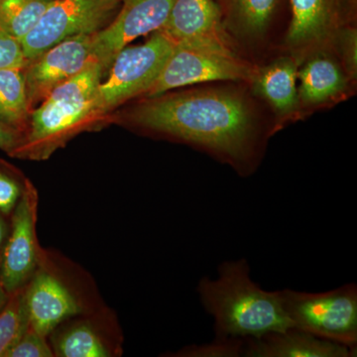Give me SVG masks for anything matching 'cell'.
Segmentation results:
<instances>
[{
	"mask_svg": "<svg viewBox=\"0 0 357 357\" xmlns=\"http://www.w3.org/2000/svg\"><path fill=\"white\" fill-rule=\"evenodd\" d=\"M115 121L141 132L185 143L250 175L270 135L248 98L229 89L167 91L145 96Z\"/></svg>",
	"mask_w": 357,
	"mask_h": 357,
	"instance_id": "6da1fadb",
	"label": "cell"
},
{
	"mask_svg": "<svg viewBox=\"0 0 357 357\" xmlns=\"http://www.w3.org/2000/svg\"><path fill=\"white\" fill-rule=\"evenodd\" d=\"M107 70L95 62L53 89L32 110L22 143L13 158L46 161L70 140L112 121L100 109L98 86Z\"/></svg>",
	"mask_w": 357,
	"mask_h": 357,
	"instance_id": "7a4b0ae2",
	"label": "cell"
},
{
	"mask_svg": "<svg viewBox=\"0 0 357 357\" xmlns=\"http://www.w3.org/2000/svg\"><path fill=\"white\" fill-rule=\"evenodd\" d=\"M198 293L215 319V337L245 340L290 328L279 291H265L256 284L244 258L222 263L218 278L199 281Z\"/></svg>",
	"mask_w": 357,
	"mask_h": 357,
	"instance_id": "3957f363",
	"label": "cell"
},
{
	"mask_svg": "<svg viewBox=\"0 0 357 357\" xmlns=\"http://www.w3.org/2000/svg\"><path fill=\"white\" fill-rule=\"evenodd\" d=\"M24 298L29 328L47 337L66 319L105 306L86 272L60 253L47 249L24 287Z\"/></svg>",
	"mask_w": 357,
	"mask_h": 357,
	"instance_id": "277c9868",
	"label": "cell"
},
{
	"mask_svg": "<svg viewBox=\"0 0 357 357\" xmlns=\"http://www.w3.org/2000/svg\"><path fill=\"white\" fill-rule=\"evenodd\" d=\"M290 328L314 337L356 347L357 287L349 283L324 293L279 291Z\"/></svg>",
	"mask_w": 357,
	"mask_h": 357,
	"instance_id": "5b68a950",
	"label": "cell"
},
{
	"mask_svg": "<svg viewBox=\"0 0 357 357\" xmlns=\"http://www.w3.org/2000/svg\"><path fill=\"white\" fill-rule=\"evenodd\" d=\"M175 42L159 30L144 44L126 46L116 56L98 91L100 109L112 121V112L137 96H145L165 67Z\"/></svg>",
	"mask_w": 357,
	"mask_h": 357,
	"instance_id": "8992f818",
	"label": "cell"
},
{
	"mask_svg": "<svg viewBox=\"0 0 357 357\" xmlns=\"http://www.w3.org/2000/svg\"><path fill=\"white\" fill-rule=\"evenodd\" d=\"M255 72V67L229 47L176 44L158 79L145 96L208 82L250 83Z\"/></svg>",
	"mask_w": 357,
	"mask_h": 357,
	"instance_id": "52a82bcc",
	"label": "cell"
},
{
	"mask_svg": "<svg viewBox=\"0 0 357 357\" xmlns=\"http://www.w3.org/2000/svg\"><path fill=\"white\" fill-rule=\"evenodd\" d=\"M121 0H54L38 24L21 40L27 61L65 40L100 31L112 22Z\"/></svg>",
	"mask_w": 357,
	"mask_h": 357,
	"instance_id": "ba28073f",
	"label": "cell"
},
{
	"mask_svg": "<svg viewBox=\"0 0 357 357\" xmlns=\"http://www.w3.org/2000/svg\"><path fill=\"white\" fill-rule=\"evenodd\" d=\"M38 206V191L30 181L11 213L0 258V287L8 295L27 285L43 259L45 249L37 236Z\"/></svg>",
	"mask_w": 357,
	"mask_h": 357,
	"instance_id": "9c48e42d",
	"label": "cell"
},
{
	"mask_svg": "<svg viewBox=\"0 0 357 357\" xmlns=\"http://www.w3.org/2000/svg\"><path fill=\"white\" fill-rule=\"evenodd\" d=\"M56 357H119L123 354V335L110 307L66 319L48 335Z\"/></svg>",
	"mask_w": 357,
	"mask_h": 357,
	"instance_id": "30bf717a",
	"label": "cell"
},
{
	"mask_svg": "<svg viewBox=\"0 0 357 357\" xmlns=\"http://www.w3.org/2000/svg\"><path fill=\"white\" fill-rule=\"evenodd\" d=\"M292 20L286 46L295 55L328 49L337 33L351 25L356 0H290Z\"/></svg>",
	"mask_w": 357,
	"mask_h": 357,
	"instance_id": "8fae6325",
	"label": "cell"
},
{
	"mask_svg": "<svg viewBox=\"0 0 357 357\" xmlns=\"http://www.w3.org/2000/svg\"><path fill=\"white\" fill-rule=\"evenodd\" d=\"M95 62L93 34L65 40L28 61L23 69L26 91L32 110L54 89L76 77Z\"/></svg>",
	"mask_w": 357,
	"mask_h": 357,
	"instance_id": "7c38bea8",
	"label": "cell"
},
{
	"mask_svg": "<svg viewBox=\"0 0 357 357\" xmlns=\"http://www.w3.org/2000/svg\"><path fill=\"white\" fill-rule=\"evenodd\" d=\"M175 0H121L107 27L93 34V54L109 70L115 56L133 40L163 29Z\"/></svg>",
	"mask_w": 357,
	"mask_h": 357,
	"instance_id": "4fadbf2b",
	"label": "cell"
},
{
	"mask_svg": "<svg viewBox=\"0 0 357 357\" xmlns=\"http://www.w3.org/2000/svg\"><path fill=\"white\" fill-rule=\"evenodd\" d=\"M161 30L176 44L232 48L215 0H175Z\"/></svg>",
	"mask_w": 357,
	"mask_h": 357,
	"instance_id": "5bb4252c",
	"label": "cell"
},
{
	"mask_svg": "<svg viewBox=\"0 0 357 357\" xmlns=\"http://www.w3.org/2000/svg\"><path fill=\"white\" fill-rule=\"evenodd\" d=\"M298 70L300 110L319 107L344 98L351 79L328 49L314 52Z\"/></svg>",
	"mask_w": 357,
	"mask_h": 357,
	"instance_id": "9a60e30c",
	"label": "cell"
},
{
	"mask_svg": "<svg viewBox=\"0 0 357 357\" xmlns=\"http://www.w3.org/2000/svg\"><path fill=\"white\" fill-rule=\"evenodd\" d=\"M243 356L352 357L356 356V347L330 342L297 328H289L259 337L245 338Z\"/></svg>",
	"mask_w": 357,
	"mask_h": 357,
	"instance_id": "2e32d148",
	"label": "cell"
},
{
	"mask_svg": "<svg viewBox=\"0 0 357 357\" xmlns=\"http://www.w3.org/2000/svg\"><path fill=\"white\" fill-rule=\"evenodd\" d=\"M250 83L256 95L263 98L276 114L278 126L300 114L296 59L282 57L261 69H255Z\"/></svg>",
	"mask_w": 357,
	"mask_h": 357,
	"instance_id": "e0dca14e",
	"label": "cell"
},
{
	"mask_svg": "<svg viewBox=\"0 0 357 357\" xmlns=\"http://www.w3.org/2000/svg\"><path fill=\"white\" fill-rule=\"evenodd\" d=\"M223 27L248 44L264 40L271 28L280 0H215Z\"/></svg>",
	"mask_w": 357,
	"mask_h": 357,
	"instance_id": "ac0fdd59",
	"label": "cell"
},
{
	"mask_svg": "<svg viewBox=\"0 0 357 357\" xmlns=\"http://www.w3.org/2000/svg\"><path fill=\"white\" fill-rule=\"evenodd\" d=\"M31 114L23 69L0 70V119L24 135Z\"/></svg>",
	"mask_w": 357,
	"mask_h": 357,
	"instance_id": "d6986e66",
	"label": "cell"
},
{
	"mask_svg": "<svg viewBox=\"0 0 357 357\" xmlns=\"http://www.w3.org/2000/svg\"><path fill=\"white\" fill-rule=\"evenodd\" d=\"M54 0H0V30L22 40L38 24Z\"/></svg>",
	"mask_w": 357,
	"mask_h": 357,
	"instance_id": "ffe728a7",
	"label": "cell"
},
{
	"mask_svg": "<svg viewBox=\"0 0 357 357\" xmlns=\"http://www.w3.org/2000/svg\"><path fill=\"white\" fill-rule=\"evenodd\" d=\"M29 328L26 310L24 288L10 294L6 304L0 310V357L6 352Z\"/></svg>",
	"mask_w": 357,
	"mask_h": 357,
	"instance_id": "44dd1931",
	"label": "cell"
},
{
	"mask_svg": "<svg viewBox=\"0 0 357 357\" xmlns=\"http://www.w3.org/2000/svg\"><path fill=\"white\" fill-rule=\"evenodd\" d=\"M30 181L20 168L0 158V213L10 217Z\"/></svg>",
	"mask_w": 357,
	"mask_h": 357,
	"instance_id": "7402d4cb",
	"label": "cell"
},
{
	"mask_svg": "<svg viewBox=\"0 0 357 357\" xmlns=\"http://www.w3.org/2000/svg\"><path fill=\"white\" fill-rule=\"evenodd\" d=\"M243 354V340L215 337L211 344L190 345L173 354L180 357H238Z\"/></svg>",
	"mask_w": 357,
	"mask_h": 357,
	"instance_id": "603a6c76",
	"label": "cell"
},
{
	"mask_svg": "<svg viewBox=\"0 0 357 357\" xmlns=\"http://www.w3.org/2000/svg\"><path fill=\"white\" fill-rule=\"evenodd\" d=\"M330 49H337V59L351 81L357 74V32L351 25L342 28L335 35Z\"/></svg>",
	"mask_w": 357,
	"mask_h": 357,
	"instance_id": "cb8c5ba5",
	"label": "cell"
},
{
	"mask_svg": "<svg viewBox=\"0 0 357 357\" xmlns=\"http://www.w3.org/2000/svg\"><path fill=\"white\" fill-rule=\"evenodd\" d=\"M6 357H54L48 337L28 328L6 352Z\"/></svg>",
	"mask_w": 357,
	"mask_h": 357,
	"instance_id": "d4e9b609",
	"label": "cell"
},
{
	"mask_svg": "<svg viewBox=\"0 0 357 357\" xmlns=\"http://www.w3.org/2000/svg\"><path fill=\"white\" fill-rule=\"evenodd\" d=\"M27 63L20 40L0 30V70L24 69Z\"/></svg>",
	"mask_w": 357,
	"mask_h": 357,
	"instance_id": "484cf974",
	"label": "cell"
},
{
	"mask_svg": "<svg viewBox=\"0 0 357 357\" xmlns=\"http://www.w3.org/2000/svg\"><path fill=\"white\" fill-rule=\"evenodd\" d=\"M23 134L0 119V150L13 157L22 143Z\"/></svg>",
	"mask_w": 357,
	"mask_h": 357,
	"instance_id": "4316f807",
	"label": "cell"
},
{
	"mask_svg": "<svg viewBox=\"0 0 357 357\" xmlns=\"http://www.w3.org/2000/svg\"><path fill=\"white\" fill-rule=\"evenodd\" d=\"M9 222H10V217H7L4 213H0V258H1L2 250L6 244L7 236H8Z\"/></svg>",
	"mask_w": 357,
	"mask_h": 357,
	"instance_id": "83f0119b",
	"label": "cell"
},
{
	"mask_svg": "<svg viewBox=\"0 0 357 357\" xmlns=\"http://www.w3.org/2000/svg\"><path fill=\"white\" fill-rule=\"evenodd\" d=\"M9 295L3 290L1 287H0V310L4 307V305L6 304L7 300H8Z\"/></svg>",
	"mask_w": 357,
	"mask_h": 357,
	"instance_id": "f1b7e54d",
	"label": "cell"
}]
</instances>
